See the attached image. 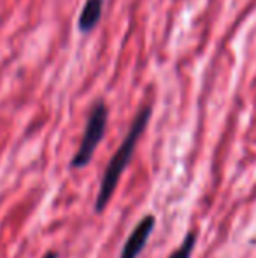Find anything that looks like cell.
Instances as JSON below:
<instances>
[{
    "instance_id": "4",
    "label": "cell",
    "mask_w": 256,
    "mask_h": 258,
    "mask_svg": "<svg viewBox=\"0 0 256 258\" xmlns=\"http://www.w3.org/2000/svg\"><path fill=\"white\" fill-rule=\"evenodd\" d=\"M102 7L104 0H86L84 7L81 11V16H79V30H93L97 27V23H99L100 16H102Z\"/></svg>"
},
{
    "instance_id": "1",
    "label": "cell",
    "mask_w": 256,
    "mask_h": 258,
    "mask_svg": "<svg viewBox=\"0 0 256 258\" xmlns=\"http://www.w3.org/2000/svg\"><path fill=\"white\" fill-rule=\"evenodd\" d=\"M151 116V107H142L139 111V114L135 116L132 126H130L127 137L123 139L121 146L118 148V151L114 153V156L111 158L109 165L106 167V172L102 176V181H100V190H99V197H97V204H95V211L100 213V211L106 209V206L109 204L111 197H113L114 190H116L118 183H120L121 174L127 169L130 158H132L133 151H135L137 141L140 139L142 132L146 130L147 121H149Z\"/></svg>"
},
{
    "instance_id": "3",
    "label": "cell",
    "mask_w": 256,
    "mask_h": 258,
    "mask_svg": "<svg viewBox=\"0 0 256 258\" xmlns=\"http://www.w3.org/2000/svg\"><path fill=\"white\" fill-rule=\"evenodd\" d=\"M154 225H156L154 216L142 218V220L135 225V228L132 230V234L128 235L120 258H139L140 251L146 248V242L149 241L151 234H153Z\"/></svg>"
},
{
    "instance_id": "2",
    "label": "cell",
    "mask_w": 256,
    "mask_h": 258,
    "mask_svg": "<svg viewBox=\"0 0 256 258\" xmlns=\"http://www.w3.org/2000/svg\"><path fill=\"white\" fill-rule=\"evenodd\" d=\"M106 126H107V107L106 104L100 100L93 105V109L90 111L88 121H86V128H84V136L81 139L79 144L77 153L72 158L70 167L72 169H82L86 167L93 158L97 146L102 141L104 134H106Z\"/></svg>"
},
{
    "instance_id": "6",
    "label": "cell",
    "mask_w": 256,
    "mask_h": 258,
    "mask_svg": "<svg viewBox=\"0 0 256 258\" xmlns=\"http://www.w3.org/2000/svg\"><path fill=\"white\" fill-rule=\"evenodd\" d=\"M44 258H58V255H56V253H49V255H46Z\"/></svg>"
},
{
    "instance_id": "5",
    "label": "cell",
    "mask_w": 256,
    "mask_h": 258,
    "mask_svg": "<svg viewBox=\"0 0 256 258\" xmlns=\"http://www.w3.org/2000/svg\"><path fill=\"white\" fill-rule=\"evenodd\" d=\"M195 244H197V234H195V232H190V234L185 237V241H183V244L179 246V249H176L168 258H192Z\"/></svg>"
}]
</instances>
